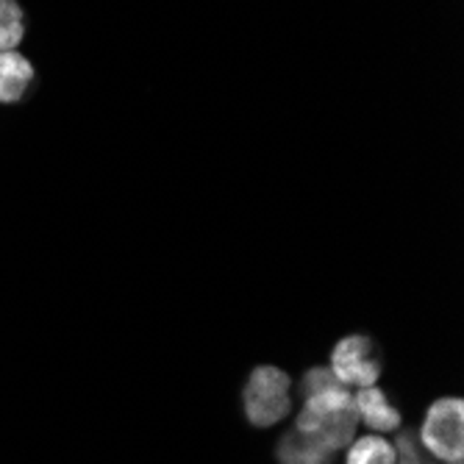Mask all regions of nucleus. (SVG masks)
<instances>
[{
	"label": "nucleus",
	"instance_id": "5",
	"mask_svg": "<svg viewBox=\"0 0 464 464\" xmlns=\"http://www.w3.org/2000/svg\"><path fill=\"white\" fill-rule=\"evenodd\" d=\"M353 406H356V414L364 420V426L372 429V431H395L401 429V411L387 401V395L378 390L375 384L372 387H362L356 395H353Z\"/></svg>",
	"mask_w": 464,
	"mask_h": 464
},
{
	"label": "nucleus",
	"instance_id": "11",
	"mask_svg": "<svg viewBox=\"0 0 464 464\" xmlns=\"http://www.w3.org/2000/svg\"><path fill=\"white\" fill-rule=\"evenodd\" d=\"M340 382L334 378V372L328 370V367H312L306 375H304V382H301V390H304V395H314V392H320V390H328V387H336ZM343 387V384H340Z\"/></svg>",
	"mask_w": 464,
	"mask_h": 464
},
{
	"label": "nucleus",
	"instance_id": "2",
	"mask_svg": "<svg viewBox=\"0 0 464 464\" xmlns=\"http://www.w3.org/2000/svg\"><path fill=\"white\" fill-rule=\"evenodd\" d=\"M245 417L256 429H270L289 414L292 409V382L289 375L273 364H262L250 372L242 390Z\"/></svg>",
	"mask_w": 464,
	"mask_h": 464
},
{
	"label": "nucleus",
	"instance_id": "9",
	"mask_svg": "<svg viewBox=\"0 0 464 464\" xmlns=\"http://www.w3.org/2000/svg\"><path fill=\"white\" fill-rule=\"evenodd\" d=\"M25 36V14L17 0H0V53L14 51Z\"/></svg>",
	"mask_w": 464,
	"mask_h": 464
},
{
	"label": "nucleus",
	"instance_id": "10",
	"mask_svg": "<svg viewBox=\"0 0 464 464\" xmlns=\"http://www.w3.org/2000/svg\"><path fill=\"white\" fill-rule=\"evenodd\" d=\"M395 461L398 464H423V448H420V440L411 431L398 434L395 442Z\"/></svg>",
	"mask_w": 464,
	"mask_h": 464
},
{
	"label": "nucleus",
	"instance_id": "1",
	"mask_svg": "<svg viewBox=\"0 0 464 464\" xmlns=\"http://www.w3.org/2000/svg\"><path fill=\"white\" fill-rule=\"evenodd\" d=\"M356 426L359 414L353 406V395L340 384L306 395V403L298 411V423H295V429L314 437L328 450H340L351 445Z\"/></svg>",
	"mask_w": 464,
	"mask_h": 464
},
{
	"label": "nucleus",
	"instance_id": "8",
	"mask_svg": "<svg viewBox=\"0 0 464 464\" xmlns=\"http://www.w3.org/2000/svg\"><path fill=\"white\" fill-rule=\"evenodd\" d=\"M345 464H395V448L384 437H362L351 442Z\"/></svg>",
	"mask_w": 464,
	"mask_h": 464
},
{
	"label": "nucleus",
	"instance_id": "4",
	"mask_svg": "<svg viewBox=\"0 0 464 464\" xmlns=\"http://www.w3.org/2000/svg\"><path fill=\"white\" fill-rule=\"evenodd\" d=\"M334 378L343 387H372L382 375V356L375 353V345L367 336H345L331 351V367Z\"/></svg>",
	"mask_w": 464,
	"mask_h": 464
},
{
	"label": "nucleus",
	"instance_id": "3",
	"mask_svg": "<svg viewBox=\"0 0 464 464\" xmlns=\"http://www.w3.org/2000/svg\"><path fill=\"white\" fill-rule=\"evenodd\" d=\"M420 442H423L437 459H442L448 464H461V456H464V403L459 398L437 401L426 414L423 431H420Z\"/></svg>",
	"mask_w": 464,
	"mask_h": 464
},
{
	"label": "nucleus",
	"instance_id": "6",
	"mask_svg": "<svg viewBox=\"0 0 464 464\" xmlns=\"http://www.w3.org/2000/svg\"><path fill=\"white\" fill-rule=\"evenodd\" d=\"M34 81V67L31 62L17 53L6 51L0 53V103H17Z\"/></svg>",
	"mask_w": 464,
	"mask_h": 464
},
{
	"label": "nucleus",
	"instance_id": "7",
	"mask_svg": "<svg viewBox=\"0 0 464 464\" xmlns=\"http://www.w3.org/2000/svg\"><path fill=\"white\" fill-rule=\"evenodd\" d=\"M278 459H281V464H331L334 450H328L314 437H309V434L295 429L292 434H286L281 440Z\"/></svg>",
	"mask_w": 464,
	"mask_h": 464
}]
</instances>
